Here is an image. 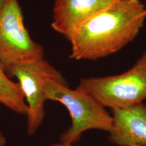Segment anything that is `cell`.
<instances>
[{"label": "cell", "instance_id": "cell-1", "mask_svg": "<svg viewBox=\"0 0 146 146\" xmlns=\"http://www.w3.org/2000/svg\"><path fill=\"white\" fill-rule=\"evenodd\" d=\"M145 18L141 0H116L74 28L70 58L96 60L118 52L135 39Z\"/></svg>", "mask_w": 146, "mask_h": 146}, {"label": "cell", "instance_id": "cell-2", "mask_svg": "<svg viewBox=\"0 0 146 146\" xmlns=\"http://www.w3.org/2000/svg\"><path fill=\"white\" fill-rule=\"evenodd\" d=\"M45 100L61 103L70 115L72 123L60 135V141L75 144L82 134L89 130H101L109 133L112 127V116L80 87L70 89L68 85L54 80H46L43 84Z\"/></svg>", "mask_w": 146, "mask_h": 146}, {"label": "cell", "instance_id": "cell-3", "mask_svg": "<svg viewBox=\"0 0 146 146\" xmlns=\"http://www.w3.org/2000/svg\"><path fill=\"white\" fill-rule=\"evenodd\" d=\"M78 86L105 108H123L143 103L146 100V49L126 72L81 78Z\"/></svg>", "mask_w": 146, "mask_h": 146}, {"label": "cell", "instance_id": "cell-4", "mask_svg": "<svg viewBox=\"0 0 146 146\" xmlns=\"http://www.w3.org/2000/svg\"><path fill=\"white\" fill-rule=\"evenodd\" d=\"M43 57V47L25 28L18 0H5L0 10V65L5 74L14 66Z\"/></svg>", "mask_w": 146, "mask_h": 146}, {"label": "cell", "instance_id": "cell-5", "mask_svg": "<svg viewBox=\"0 0 146 146\" xmlns=\"http://www.w3.org/2000/svg\"><path fill=\"white\" fill-rule=\"evenodd\" d=\"M6 74L18 78L28 106L27 135H34L44 120L45 98L43 84L46 80H54L68 85L61 72L44 58L12 67Z\"/></svg>", "mask_w": 146, "mask_h": 146}, {"label": "cell", "instance_id": "cell-6", "mask_svg": "<svg viewBox=\"0 0 146 146\" xmlns=\"http://www.w3.org/2000/svg\"><path fill=\"white\" fill-rule=\"evenodd\" d=\"M108 140L117 146H146V104L112 109Z\"/></svg>", "mask_w": 146, "mask_h": 146}, {"label": "cell", "instance_id": "cell-7", "mask_svg": "<svg viewBox=\"0 0 146 146\" xmlns=\"http://www.w3.org/2000/svg\"><path fill=\"white\" fill-rule=\"evenodd\" d=\"M115 1L116 0H55L52 27L68 39L78 24Z\"/></svg>", "mask_w": 146, "mask_h": 146}, {"label": "cell", "instance_id": "cell-8", "mask_svg": "<svg viewBox=\"0 0 146 146\" xmlns=\"http://www.w3.org/2000/svg\"><path fill=\"white\" fill-rule=\"evenodd\" d=\"M0 104L13 112L27 115L28 106L19 83H15L5 74L0 65Z\"/></svg>", "mask_w": 146, "mask_h": 146}, {"label": "cell", "instance_id": "cell-9", "mask_svg": "<svg viewBox=\"0 0 146 146\" xmlns=\"http://www.w3.org/2000/svg\"><path fill=\"white\" fill-rule=\"evenodd\" d=\"M47 146H79L77 145H75V144H72V143H63V142L59 141L58 143H52L50 145Z\"/></svg>", "mask_w": 146, "mask_h": 146}, {"label": "cell", "instance_id": "cell-10", "mask_svg": "<svg viewBox=\"0 0 146 146\" xmlns=\"http://www.w3.org/2000/svg\"><path fill=\"white\" fill-rule=\"evenodd\" d=\"M6 141L7 140L4 134L0 129V146H5V144H6Z\"/></svg>", "mask_w": 146, "mask_h": 146}, {"label": "cell", "instance_id": "cell-11", "mask_svg": "<svg viewBox=\"0 0 146 146\" xmlns=\"http://www.w3.org/2000/svg\"><path fill=\"white\" fill-rule=\"evenodd\" d=\"M4 1L5 0H0V10H1V8H2L3 3H4Z\"/></svg>", "mask_w": 146, "mask_h": 146}]
</instances>
